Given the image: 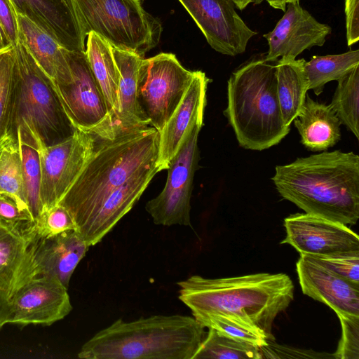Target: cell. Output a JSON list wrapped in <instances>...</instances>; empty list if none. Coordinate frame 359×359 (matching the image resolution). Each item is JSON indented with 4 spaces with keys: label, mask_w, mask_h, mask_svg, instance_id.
<instances>
[{
    "label": "cell",
    "mask_w": 359,
    "mask_h": 359,
    "mask_svg": "<svg viewBox=\"0 0 359 359\" xmlns=\"http://www.w3.org/2000/svg\"><path fill=\"white\" fill-rule=\"evenodd\" d=\"M313 257L344 279L359 285V251Z\"/></svg>",
    "instance_id": "8d00e7d4"
},
{
    "label": "cell",
    "mask_w": 359,
    "mask_h": 359,
    "mask_svg": "<svg viewBox=\"0 0 359 359\" xmlns=\"http://www.w3.org/2000/svg\"><path fill=\"white\" fill-rule=\"evenodd\" d=\"M0 27L12 47L18 42L17 13L10 0H0Z\"/></svg>",
    "instance_id": "74e56055"
},
{
    "label": "cell",
    "mask_w": 359,
    "mask_h": 359,
    "mask_svg": "<svg viewBox=\"0 0 359 359\" xmlns=\"http://www.w3.org/2000/svg\"><path fill=\"white\" fill-rule=\"evenodd\" d=\"M293 122L301 142L310 151H325L341 139V123L331 106L316 102L308 95Z\"/></svg>",
    "instance_id": "603a6c76"
},
{
    "label": "cell",
    "mask_w": 359,
    "mask_h": 359,
    "mask_svg": "<svg viewBox=\"0 0 359 359\" xmlns=\"http://www.w3.org/2000/svg\"><path fill=\"white\" fill-rule=\"evenodd\" d=\"M64 53L72 81L53 86L67 116L76 129L100 140H113L111 119L85 51L64 48Z\"/></svg>",
    "instance_id": "9c48e42d"
},
{
    "label": "cell",
    "mask_w": 359,
    "mask_h": 359,
    "mask_svg": "<svg viewBox=\"0 0 359 359\" xmlns=\"http://www.w3.org/2000/svg\"><path fill=\"white\" fill-rule=\"evenodd\" d=\"M285 238L299 255L327 256L359 251V237L340 222L309 213H296L284 219Z\"/></svg>",
    "instance_id": "5bb4252c"
},
{
    "label": "cell",
    "mask_w": 359,
    "mask_h": 359,
    "mask_svg": "<svg viewBox=\"0 0 359 359\" xmlns=\"http://www.w3.org/2000/svg\"><path fill=\"white\" fill-rule=\"evenodd\" d=\"M14 47L0 51V139L9 135L15 88Z\"/></svg>",
    "instance_id": "d6a6232c"
},
{
    "label": "cell",
    "mask_w": 359,
    "mask_h": 359,
    "mask_svg": "<svg viewBox=\"0 0 359 359\" xmlns=\"http://www.w3.org/2000/svg\"><path fill=\"white\" fill-rule=\"evenodd\" d=\"M97 141L95 135L76 129L65 141L39 147L41 213L59 203L92 156Z\"/></svg>",
    "instance_id": "8fae6325"
},
{
    "label": "cell",
    "mask_w": 359,
    "mask_h": 359,
    "mask_svg": "<svg viewBox=\"0 0 359 359\" xmlns=\"http://www.w3.org/2000/svg\"><path fill=\"white\" fill-rule=\"evenodd\" d=\"M276 85V63L264 57L245 62L230 76L224 114L244 149L264 150L288 134Z\"/></svg>",
    "instance_id": "5b68a950"
},
{
    "label": "cell",
    "mask_w": 359,
    "mask_h": 359,
    "mask_svg": "<svg viewBox=\"0 0 359 359\" xmlns=\"http://www.w3.org/2000/svg\"><path fill=\"white\" fill-rule=\"evenodd\" d=\"M179 299L198 318L210 315L236 318L274 339L272 327L277 316L294 299V284L285 273H259L206 278L194 275L177 283Z\"/></svg>",
    "instance_id": "7a4b0ae2"
},
{
    "label": "cell",
    "mask_w": 359,
    "mask_h": 359,
    "mask_svg": "<svg viewBox=\"0 0 359 359\" xmlns=\"http://www.w3.org/2000/svg\"><path fill=\"white\" fill-rule=\"evenodd\" d=\"M83 36L94 32L112 47L144 57L156 47L163 31L160 20L143 7V0H72Z\"/></svg>",
    "instance_id": "52a82bcc"
},
{
    "label": "cell",
    "mask_w": 359,
    "mask_h": 359,
    "mask_svg": "<svg viewBox=\"0 0 359 359\" xmlns=\"http://www.w3.org/2000/svg\"><path fill=\"white\" fill-rule=\"evenodd\" d=\"M195 319L204 327L213 328L234 340L259 348L269 344V341L261 330L236 318L222 315H210Z\"/></svg>",
    "instance_id": "1f68e13d"
},
{
    "label": "cell",
    "mask_w": 359,
    "mask_h": 359,
    "mask_svg": "<svg viewBox=\"0 0 359 359\" xmlns=\"http://www.w3.org/2000/svg\"><path fill=\"white\" fill-rule=\"evenodd\" d=\"M202 341L193 359H260V348L229 338L213 328Z\"/></svg>",
    "instance_id": "f546056e"
},
{
    "label": "cell",
    "mask_w": 359,
    "mask_h": 359,
    "mask_svg": "<svg viewBox=\"0 0 359 359\" xmlns=\"http://www.w3.org/2000/svg\"><path fill=\"white\" fill-rule=\"evenodd\" d=\"M10 313L9 299L0 292V330L8 323Z\"/></svg>",
    "instance_id": "ab89813d"
},
{
    "label": "cell",
    "mask_w": 359,
    "mask_h": 359,
    "mask_svg": "<svg viewBox=\"0 0 359 359\" xmlns=\"http://www.w3.org/2000/svg\"><path fill=\"white\" fill-rule=\"evenodd\" d=\"M119 72L118 110L112 119L115 137L149 126L137 100V76L144 57L125 50L112 47Z\"/></svg>",
    "instance_id": "44dd1931"
},
{
    "label": "cell",
    "mask_w": 359,
    "mask_h": 359,
    "mask_svg": "<svg viewBox=\"0 0 359 359\" xmlns=\"http://www.w3.org/2000/svg\"><path fill=\"white\" fill-rule=\"evenodd\" d=\"M0 226L29 241L35 233L36 222L29 210L0 194Z\"/></svg>",
    "instance_id": "836d02e7"
},
{
    "label": "cell",
    "mask_w": 359,
    "mask_h": 359,
    "mask_svg": "<svg viewBox=\"0 0 359 359\" xmlns=\"http://www.w3.org/2000/svg\"><path fill=\"white\" fill-rule=\"evenodd\" d=\"M85 53L93 76L104 98L112 119L118 110L119 72L112 46L94 32L87 36Z\"/></svg>",
    "instance_id": "cb8c5ba5"
},
{
    "label": "cell",
    "mask_w": 359,
    "mask_h": 359,
    "mask_svg": "<svg viewBox=\"0 0 359 359\" xmlns=\"http://www.w3.org/2000/svg\"><path fill=\"white\" fill-rule=\"evenodd\" d=\"M21 153L26 199L28 209L35 222L42 212L40 200L41 164L38 144L31 139L16 138Z\"/></svg>",
    "instance_id": "4dcf8cb0"
},
{
    "label": "cell",
    "mask_w": 359,
    "mask_h": 359,
    "mask_svg": "<svg viewBox=\"0 0 359 359\" xmlns=\"http://www.w3.org/2000/svg\"><path fill=\"white\" fill-rule=\"evenodd\" d=\"M10 48H12V46L6 39L3 30L0 27V51L8 49Z\"/></svg>",
    "instance_id": "b9f144b4"
},
{
    "label": "cell",
    "mask_w": 359,
    "mask_h": 359,
    "mask_svg": "<svg viewBox=\"0 0 359 359\" xmlns=\"http://www.w3.org/2000/svg\"><path fill=\"white\" fill-rule=\"evenodd\" d=\"M330 105L341 124L359 138V65L339 79Z\"/></svg>",
    "instance_id": "f1b7e54d"
},
{
    "label": "cell",
    "mask_w": 359,
    "mask_h": 359,
    "mask_svg": "<svg viewBox=\"0 0 359 359\" xmlns=\"http://www.w3.org/2000/svg\"><path fill=\"white\" fill-rule=\"evenodd\" d=\"M8 323L50 325L72 310L67 288L55 278L37 276L22 283L9 299Z\"/></svg>",
    "instance_id": "4fadbf2b"
},
{
    "label": "cell",
    "mask_w": 359,
    "mask_h": 359,
    "mask_svg": "<svg viewBox=\"0 0 359 359\" xmlns=\"http://www.w3.org/2000/svg\"><path fill=\"white\" fill-rule=\"evenodd\" d=\"M203 125V118L198 119L186 133L169 163L163 189L145 205L156 224L191 226L190 202L199 158L198 138Z\"/></svg>",
    "instance_id": "30bf717a"
},
{
    "label": "cell",
    "mask_w": 359,
    "mask_h": 359,
    "mask_svg": "<svg viewBox=\"0 0 359 359\" xmlns=\"http://www.w3.org/2000/svg\"><path fill=\"white\" fill-rule=\"evenodd\" d=\"M10 135H6L4 137L0 139V156L2 152V150L6 145V144L8 142V140L10 139Z\"/></svg>",
    "instance_id": "ee69618b"
},
{
    "label": "cell",
    "mask_w": 359,
    "mask_h": 359,
    "mask_svg": "<svg viewBox=\"0 0 359 359\" xmlns=\"http://www.w3.org/2000/svg\"><path fill=\"white\" fill-rule=\"evenodd\" d=\"M296 269L304 294L327 305L336 314L359 316V285L311 256L300 255Z\"/></svg>",
    "instance_id": "e0dca14e"
},
{
    "label": "cell",
    "mask_w": 359,
    "mask_h": 359,
    "mask_svg": "<svg viewBox=\"0 0 359 359\" xmlns=\"http://www.w3.org/2000/svg\"><path fill=\"white\" fill-rule=\"evenodd\" d=\"M18 41L55 84L72 81L62 48L51 36L27 18L17 13Z\"/></svg>",
    "instance_id": "7402d4cb"
},
{
    "label": "cell",
    "mask_w": 359,
    "mask_h": 359,
    "mask_svg": "<svg viewBox=\"0 0 359 359\" xmlns=\"http://www.w3.org/2000/svg\"><path fill=\"white\" fill-rule=\"evenodd\" d=\"M88 248L76 230L48 237L34 233L28 242L27 280L37 276L55 278L68 289L71 277Z\"/></svg>",
    "instance_id": "2e32d148"
},
{
    "label": "cell",
    "mask_w": 359,
    "mask_h": 359,
    "mask_svg": "<svg viewBox=\"0 0 359 359\" xmlns=\"http://www.w3.org/2000/svg\"><path fill=\"white\" fill-rule=\"evenodd\" d=\"M158 136L156 129L147 126L113 140L98 139L92 156L59 202L71 214L83 239L111 193L157 161Z\"/></svg>",
    "instance_id": "3957f363"
},
{
    "label": "cell",
    "mask_w": 359,
    "mask_h": 359,
    "mask_svg": "<svg viewBox=\"0 0 359 359\" xmlns=\"http://www.w3.org/2000/svg\"><path fill=\"white\" fill-rule=\"evenodd\" d=\"M268 4L276 9H280L283 11H285L286 4L289 2L299 0H266Z\"/></svg>",
    "instance_id": "60d3db41"
},
{
    "label": "cell",
    "mask_w": 359,
    "mask_h": 359,
    "mask_svg": "<svg viewBox=\"0 0 359 359\" xmlns=\"http://www.w3.org/2000/svg\"><path fill=\"white\" fill-rule=\"evenodd\" d=\"M156 163L154 161L136 172L109 196L84 238L89 247L100 243L132 209L158 172Z\"/></svg>",
    "instance_id": "ffe728a7"
},
{
    "label": "cell",
    "mask_w": 359,
    "mask_h": 359,
    "mask_svg": "<svg viewBox=\"0 0 359 359\" xmlns=\"http://www.w3.org/2000/svg\"><path fill=\"white\" fill-rule=\"evenodd\" d=\"M212 49L236 56L245 52L257 34L242 20L231 0H178Z\"/></svg>",
    "instance_id": "7c38bea8"
},
{
    "label": "cell",
    "mask_w": 359,
    "mask_h": 359,
    "mask_svg": "<svg viewBox=\"0 0 359 359\" xmlns=\"http://www.w3.org/2000/svg\"><path fill=\"white\" fill-rule=\"evenodd\" d=\"M346 39L351 46L359 39V0H345Z\"/></svg>",
    "instance_id": "f35d334b"
},
{
    "label": "cell",
    "mask_w": 359,
    "mask_h": 359,
    "mask_svg": "<svg viewBox=\"0 0 359 359\" xmlns=\"http://www.w3.org/2000/svg\"><path fill=\"white\" fill-rule=\"evenodd\" d=\"M70 230L77 231L76 224L69 212L59 203L43 212L36 222L35 234L41 237Z\"/></svg>",
    "instance_id": "e575fe53"
},
{
    "label": "cell",
    "mask_w": 359,
    "mask_h": 359,
    "mask_svg": "<svg viewBox=\"0 0 359 359\" xmlns=\"http://www.w3.org/2000/svg\"><path fill=\"white\" fill-rule=\"evenodd\" d=\"M341 327V337L336 351L337 359H359V316L337 314Z\"/></svg>",
    "instance_id": "d590c367"
},
{
    "label": "cell",
    "mask_w": 359,
    "mask_h": 359,
    "mask_svg": "<svg viewBox=\"0 0 359 359\" xmlns=\"http://www.w3.org/2000/svg\"><path fill=\"white\" fill-rule=\"evenodd\" d=\"M194 317L155 315L118 319L81 348L82 359H193L205 336Z\"/></svg>",
    "instance_id": "277c9868"
},
{
    "label": "cell",
    "mask_w": 359,
    "mask_h": 359,
    "mask_svg": "<svg viewBox=\"0 0 359 359\" xmlns=\"http://www.w3.org/2000/svg\"><path fill=\"white\" fill-rule=\"evenodd\" d=\"M210 82L202 71H194L192 80L177 108L158 132V172L168 168L184 137L196 121L203 118L206 90Z\"/></svg>",
    "instance_id": "d6986e66"
},
{
    "label": "cell",
    "mask_w": 359,
    "mask_h": 359,
    "mask_svg": "<svg viewBox=\"0 0 359 359\" xmlns=\"http://www.w3.org/2000/svg\"><path fill=\"white\" fill-rule=\"evenodd\" d=\"M28 242L0 226V292L8 299L27 280Z\"/></svg>",
    "instance_id": "484cf974"
},
{
    "label": "cell",
    "mask_w": 359,
    "mask_h": 359,
    "mask_svg": "<svg viewBox=\"0 0 359 359\" xmlns=\"http://www.w3.org/2000/svg\"><path fill=\"white\" fill-rule=\"evenodd\" d=\"M286 7L274 29L263 35L269 46L264 57L266 61L296 59L305 50L323 46L332 32L330 26L317 21L303 8L299 1L289 2Z\"/></svg>",
    "instance_id": "9a60e30c"
},
{
    "label": "cell",
    "mask_w": 359,
    "mask_h": 359,
    "mask_svg": "<svg viewBox=\"0 0 359 359\" xmlns=\"http://www.w3.org/2000/svg\"><path fill=\"white\" fill-rule=\"evenodd\" d=\"M235 6L239 10L242 11L246 8L250 4L255 1L256 0H231Z\"/></svg>",
    "instance_id": "7bdbcfd3"
},
{
    "label": "cell",
    "mask_w": 359,
    "mask_h": 359,
    "mask_svg": "<svg viewBox=\"0 0 359 359\" xmlns=\"http://www.w3.org/2000/svg\"><path fill=\"white\" fill-rule=\"evenodd\" d=\"M359 65V50L323 56H313L304 63L309 90L321 94L326 83L338 81Z\"/></svg>",
    "instance_id": "4316f807"
},
{
    "label": "cell",
    "mask_w": 359,
    "mask_h": 359,
    "mask_svg": "<svg viewBox=\"0 0 359 359\" xmlns=\"http://www.w3.org/2000/svg\"><path fill=\"white\" fill-rule=\"evenodd\" d=\"M305 62L304 59L280 58L276 62L278 99L287 127L299 113L309 90Z\"/></svg>",
    "instance_id": "d4e9b609"
},
{
    "label": "cell",
    "mask_w": 359,
    "mask_h": 359,
    "mask_svg": "<svg viewBox=\"0 0 359 359\" xmlns=\"http://www.w3.org/2000/svg\"><path fill=\"white\" fill-rule=\"evenodd\" d=\"M279 194L306 213L344 224L359 219V156L323 151L277 165L271 179Z\"/></svg>",
    "instance_id": "6da1fadb"
},
{
    "label": "cell",
    "mask_w": 359,
    "mask_h": 359,
    "mask_svg": "<svg viewBox=\"0 0 359 359\" xmlns=\"http://www.w3.org/2000/svg\"><path fill=\"white\" fill-rule=\"evenodd\" d=\"M15 49V88L9 135L34 140L39 147L72 137L76 128L67 116L53 81L18 41Z\"/></svg>",
    "instance_id": "8992f818"
},
{
    "label": "cell",
    "mask_w": 359,
    "mask_h": 359,
    "mask_svg": "<svg viewBox=\"0 0 359 359\" xmlns=\"http://www.w3.org/2000/svg\"><path fill=\"white\" fill-rule=\"evenodd\" d=\"M194 73L172 53H161L142 60L138 69L137 100L150 126L158 132L163 129L184 96Z\"/></svg>",
    "instance_id": "ba28073f"
},
{
    "label": "cell",
    "mask_w": 359,
    "mask_h": 359,
    "mask_svg": "<svg viewBox=\"0 0 359 359\" xmlns=\"http://www.w3.org/2000/svg\"><path fill=\"white\" fill-rule=\"evenodd\" d=\"M0 194L12 198L21 208L29 210L20 149L12 137L0 156Z\"/></svg>",
    "instance_id": "83f0119b"
},
{
    "label": "cell",
    "mask_w": 359,
    "mask_h": 359,
    "mask_svg": "<svg viewBox=\"0 0 359 359\" xmlns=\"http://www.w3.org/2000/svg\"><path fill=\"white\" fill-rule=\"evenodd\" d=\"M20 14L51 36L62 48L85 51V39L72 0H10Z\"/></svg>",
    "instance_id": "ac0fdd59"
}]
</instances>
